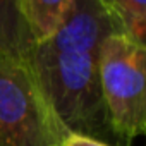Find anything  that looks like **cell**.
Here are the masks:
<instances>
[{"instance_id":"obj_6","label":"cell","mask_w":146,"mask_h":146,"mask_svg":"<svg viewBox=\"0 0 146 146\" xmlns=\"http://www.w3.org/2000/svg\"><path fill=\"white\" fill-rule=\"evenodd\" d=\"M124 31L139 43L146 36V0H107Z\"/></svg>"},{"instance_id":"obj_7","label":"cell","mask_w":146,"mask_h":146,"mask_svg":"<svg viewBox=\"0 0 146 146\" xmlns=\"http://www.w3.org/2000/svg\"><path fill=\"white\" fill-rule=\"evenodd\" d=\"M60 146H112L107 143H102L98 139L88 137V136H79V134H69L65 139L60 143Z\"/></svg>"},{"instance_id":"obj_2","label":"cell","mask_w":146,"mask_h":146,"mask_svg":"<svg viewBox=\"0 0 146 146\" xmlns=\"http://www.w3.org/2000/svg\"><path fill=\"white\" fill-rule=\"evenodd\" d=\"M100 90L108 122L120 146L146 131V46L124 29L100 48Z\"/></svg>"},{"instance_id":"obj_1","label":"cell","mask_w":146,"mask_h":146,"mask_svg":"<svg viewBox=\"0 0 146 146\" xmlns=\"http://www.w3.org/2000/svg\"><path fill=\"white\" fill-rule=\"evenodd\" d=\"M124 29L107 0H72L58 28L35 43L26 62L67 134L120 146L100 90V48Z\"/></svg>"},{"instance_id":"obj_5","label":"cell","mask_w":146,"mask_h":146,"mask_svg":"<svg viewBox=\"0 0 146 146\" xmlns=\"http://www.w3.org/2000/svg\"><path fill=\"white\" fill-rule=\"evenodd\" d=\"M72 0H17L35 43L48 38L65 17Z\"/></svg>"},{"instance_id":"obj_3","label":"cell","mask_w":146,"mask_h":146,"mask_svg":"<svg viewBox=\"0 0 146 146\" xmlns=\"http://www.w3.org/2000/svg\"><path fill=\"white\" fill-rule=\"evenodd\" d=\"M65 136L28 62L0 55V146H60Z\"/></svg>"},{"instance_id":"obj_4","label":"cell","mask_w":146,"mask_h":146,"mask_svg":"<svg viewBox=\"0 0 146 146\" xmlns=\"http://www.w3.org/2000/svg\"><path fill=\"white\" fill-rule=\"evenodd\" d=\"M35 40L21 16L17 0H0V55L26 60Z\"/></svg>"}]
</instances>
